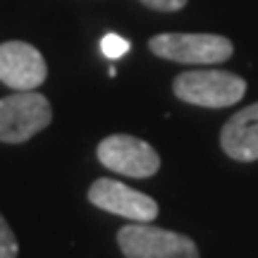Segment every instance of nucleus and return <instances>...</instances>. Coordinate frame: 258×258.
Masks as SVG:
<instances>
[{
  "label": "nucleus",
  "mask_w": 258,
  "mask_h": 258,
  "mask_svg": "<svg viewBox=\"0 0 258 258\" xmlns=\"http://www.w3.org/2000/svg\"><path fill=\"white\" fill-rule=\"evenodd\" d=\"M19 253V244L15 232L10 230L8 220L0 215V258H17Z\"/></svg>",
  "instance_id": "obj_10"
},
{
  "label": "nucleus",
  "mask_w": 258,
  "mask_h": 258,
  "mask_svg": "<svg viewBox=\"0 0 258 258\" xmlns=\"http://www.w3.org/2000/svg\"><path fill=\"white\" fill-rule=\"evenodd\" d=\"M124 258H199L194 239L172 230H160L148 222L124 225L117 232Z\"/></svg>",
  "instance_id": "obj_3"
},
{
  "label": "nucleus",
  "mask_w": 258,
  "mask_h": 258,
  "mask_svg": "<svg viewBox=\"0 0 258 258\" xmlns=\"http://www.w3.org/2000/svg\"><path fill=\"white\" fill-rule=\"evenodd\" d=\"M139 3H144L146 8L158 10V12H177L186 5V0H139Z\"/></svg>",
  "instance_id": "obj_11"
},
{
  "label": "nucleus",
  "mask_w": 258,
  "mask_h": 258,
  "mask_svg": "<svg viewBox=\"0 0 258 258\" xmlns=\"http://www.w3.org/2000/svg\"><path fill=\"white\" fill-rule=\"evenodd\" d=\"M53 120V108L38 91H15L0 98V141L22 144Z\"/></svg>",
  "instance_id": "obj_2"
},
{
  "label": "nucleus",
  "mask_w": 258,
  "mask_h": 258,
  "mask_svg": "<svg viewBox=\"0 0 258 258\" xmlns=\"http://www.w3.org/2000/svg\"><path fill=\"white\" fill-rule=\"evenodd\" d=\"M222 151L234 160H258V103L232 115L220 132Z\"/></svg>",
  "instance_id": "obj_8"
},
{
  "label": "nucleus",
  "mask_w": 258,
  "mask_h": 258,
  "mask_svg": "<svg viewBox=\"0 0 258 258\" xmlns=\"http://www.w3.org/2000/svg\"><path fill=\"white\" fill-rule=\"evenodd\" d=\"M148 48L163 60L182 64H218L234 53L232 41L220 34H158Z\"/></svg>",
  "instance_id": "obj_4"
},
{
  "label": "nucleus",
  "mask_w": 258,
  "mask_h": 258,
  "mask_svg": "<svg viewBox=\"0 0 258 258\" xmlns=\"http://www.w3.org/2000/svg\"><path fill=\"white\" fill-rule=\"evenodd\" d=\"M129 48H132V43H129L127 38H122L120 34H105L101 41L103 55L110 57V60H117V57H122L124 53H129Z\"/></svg>",
  "instance_id": "obj_9"
},
{
  "label": "nucleus",
  "mask_w": 258,
  "mask_h": 258,
  "mask_svg": "<svg viewBox=\"0 0 258 258\" xmlns=\"http://www.w3.org/2000/svg\"><path fill=\"white\" fill-rule=\"evenodd\" d=\"M48 77L41 50L24 41L0 43V82L15 91H34Z\"/></svg>",
  "instance_id": "obj_7"
},
{
  "label": "nucleus",
  "mask_w": 258,
  "mask_h": 258,
  "mask_svg": "<svg viewBox=\"0 0 258 258\" xmlns=\"http://www.w3.org/2000/svg\"><path fill=\"white\" fill-rule=\"evenodd\" d=\"M96 156L112 172L134 177V179L153 177L160 170V156L156 153V148L129 134H112V137L103 139L98 144Z\"/></svg>",
  "instance_id": "obj_5"
},
{
  "label": "nucleus",
  "mask_w": 258,
  "mask_h": 258,
  "mask_svg": "<svg viewBox=\"0 0 258 258\" xmlns=\"http://www.w3.org/2000/svg\"><path fill=\"white\" fill-rule=\"evenodd\" d=\"M172 91L179 101L201 108H230L246 93V82L222 70H194L182 72L172 82Z\"/></svg>",
  "instance_id": "obj_1"
},
{
  "label": "nucleus",
  "mask_w": 258,
  "mask_h": 258,
  "mask_svg": "<svg viewBox=\"0 0 258 258\" xmlns=\"http://www.w3.org/2000/svg\"><path fill=\"white\" fill-rule=\"evenodd\" d=\"M89 201L101 211L127 218L132 222H153L158 215V203L151 196L108 177H101L89 186Z\"/></svg>",
  "instance_id": "obj_6"
}]
</instances>
